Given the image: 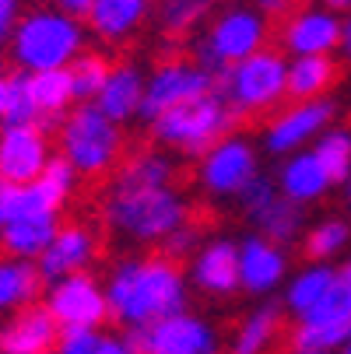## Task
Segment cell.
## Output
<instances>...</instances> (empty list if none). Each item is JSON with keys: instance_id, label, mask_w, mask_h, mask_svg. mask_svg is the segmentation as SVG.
<instances>
[{"instance_id": "1", "label": "cell", "mask_w": 351, "mask_h": 354, "mask_svg": "<svg viewBox=\"0 0 351 354\" xmlns=\"http://www.w3.org/2000/svg\"><path fill=\"white\" fill-rule=\"evenodd\" d=\"M106 298L113 319L134 333L169 313L186 309L190 281L172 257H127L109 270Z\"/></svg>"}, {"instance_id": "2", "label": "cell", "mask_w": 351, "mask_h": 354, "mask_svg": "<svg viewBox=\"0 0 351 354\" xmlns=\"http://www.w3.org/2000/svg\"><path fill=\"white\" fill-rule=\"evenodd\" d=\"M102 218L127 242L159 245L172 228L190 221V207L172 183H130L116 176L102 200Z\"/></svg>"}, {"instance_id": "3", "label": "cell", "mask_w": 351, "mask_h": 354, "mask_svg": "<svg viewBox=\"0 0 351 354\" xmlns=\"http://www.w3.org/2000/svg\"><path fill=\"white\" fill-rule=\"evenodd\" d=\"M11 60L18 71L32 74V71H60L71 67V60L84 49V25L81 18L53 8H32L21 11L11 39Z\"/></svg>"}, {"instance_id": "4", "label": "cell", "mask_w": 351, "mask_h": 354, "mask_svg": "<svg viewBox=\"0 0 351 354\" xmlns=\"http://www.w3.org/2000/svg\"><path fill=\"white\" fill-rule=\"evenodd\" d=\"M60 155L78 176H106L123 155V123L106 116L98 102L74 106L60 123Z\"/></svg>"}, {"instance_id": "5", "label": "cell", "mask_w": 351, "mask_h": 354, "mask_svg": "<svg viewBox=\"0 0 351 354\" xmlns=\"http://www.w3.org/2000/svg\"><path fill=\"white\" fill-rule=\"evenodd\" d=\"M228 127H232V106L225 102V95L208 91L155 116L152 137L183 158H200L218 137L228 133Z\"/></svg>"}, {"instance_id": "6", "label": "cell", "mask_w": 351, "mask_h": 354, "mask_svg": "<svg viewBox=\"0 0 351 354\" xmlns=\"http://www.w3.org/2000/svg\"><path fill=\"white\" fill-rule=\"evenodd\" d=\"M222 95L232 113L242 116L278 109L281 98H288V60L267 46L257 49L222 71Z\"/></svg>"}, {"instance_id": "7", "label": "cell", "mask_w": 351, "mask_h": 354, "mask_svg": "<svg viewBox=\"0 0 351 354\" xmlns=\"http://www.w3.org/2000/svg\"><path fill=\"white\" fill-rule=\"evenodd\" d=\"M267 35H271V25L267 18L257 11V8H246V4H235L228 11H222L204 39H200V64L208 71H225L232 64H239L242 57L257 53V49L267 46Z\"/></svg>"}, {"instance_id": "8", "label": "cell", "mask_w": 351, "mask_h": 354, "mask_svg": "<svg viewBox=\"0 0 351 354\" xmlns=\"http://www.w3.org/2000/svg\"><path fill=\"white\" fill-rule=\"evenodd\" d=\"M137 354H222V337L211 319L197 313H169L130 333Z\"/></svg>"}, {"instance_id": "9", "label": "cell", "mask_w": 351, "mask_h": 354, "mask_svg": "<svg viewBox=\"0 0 351 354\" xmlns=\"http://www.w3.org/2000/svg\"><path fill=\"white\" fill-rule=\"evenodd\" d=\"M260 172V155L257 147L249 144L246 137L239 133H225L218 137L204 155H200V165H197V183L208 196H239L242 186Z\"/></svg>"}, {"instance_id": "10", "label": "cell", "mask_w": 351, "mask_h": 354, "mask_svg": "<svg viewBox=\"0 0 351 354\" xmlns=\"http://www.w3.org/2000/svg\"><path fill=\"white\" fill-rule=\"evenodd\" d=\"M291 347H313V351H337L351 337V277L341 270L334 288L303 316H295Z\"/></svg>"}, {"instance_id": "11", "label": "cell", "mask_w": 351, "mask_h": 354, "mask_svg": "<svg viewBox=\"0 0 351 354\" xmlns=\"http://www.w3.org/2000/svg\"><path fill=\"white\" fill-rule=\"evenodd\" d=\"M215 91V71L193 60H165L144 77V98H141V116L152 123L172 106H183L190 98H200Z\"/></svg>"}, {"instance_id": "12", "label": "cell", "mask_w": 351, "mask_h": 354, "mask_svg": "<svg viewBox=\"0 0 351 354\" xmlns=\"http://www.w3.org/2000/svg\"><path fill=\"white\" fill-rule=\"evenodd\" d=\"M46 309L57 316L60 326L102 330V323L113 319L109 298H106V284L95 281L88 270H78V274L49 281V288H46Z\"/></svg>"}, {"instance_id": "13", "label": "cell", "mask_w": 351, "mask_h": 354, "mask_svg": "<svg viewBox=\"0 0 351 354\" xmlns=\"http://www.w3.org/2000/svg\"><path fill=\"white\" fill-rule=\"evenodd\" d=\"M334 116H337V109H334L330 98H323V95H320V98H295L291 106H285V109L267 123L264 144H267L271 155L285 158V155H291V151L309 147V144L334 123Z\"/></svg>"}, {"instance_id": "14", "label": "cell", "mask_w": 351, "mask_h": 354, "mask_svg": "<svg viewBox=\"0 0 351 354\" xmlns=\"http://www.w3.org/2000/svg\"><path fill=\"white\" fill-rule=\"evenodd\" d=\"M53 158L42 123H0V179L11 186L32 183Z\"/></svg>"}, {"instance_id": "15", "label": "cell", "mask_w": 351, "mask_h": 354, "mask_svg": "<svg viewBox=\"0 0 351 354\" xmlns=\"http://www.w3.org/2000/svg\"><path fill=\"white\" fill-rule=\"evenodd\" d=\"M190 288H197L208 298H228L239 291V242L218 235L200 242L190 252V270H186Z\"/></svg>"}, {"instance_id": "16", "label": "cell", "mask_w": 351, "mask_h": 354, "mask_svg": "<svg viewBox=\"0 0 351 354\" xmlns=\"http://www.w3.org/2000/svg\"><path fill=\"white\" fill-rule=\"evenodd\" d=\"M341 11L330 4H306L298 11L285 15L281 28V46L291 57H306V53H334L341 49Z\"/></svg>"}, {"instance_id": "17", "label": "cell", "mask_w": 351, "mask_h": 354, "mask_svg": "<svg viewBox=\"0 0 351 354\" xmlns=\"http://www.w3.org/2000/svg\"><path fill=\"white\" fill-rule=\"evenodd\" d=\"M285 277H288V252L281 242H271L260 232L239 242V291L267 298L285 284Z\"/></svg>"}, {"instance_id": "18", "label": "cell", "mask_w": 351, "mask_h": 354, "mask_svg": "<svg viewBox=\"0 0 351 354\" xmlns=\"http://www.w3.org/2000/svg\"><path fill=\"white\" fill-rule=\"evenodd\" d=\"M60 323L46 306H25L0 323V354H53Z\"/></svg>"}, {"instance_id": "19", "label": "cell", "mask_w": 351, "mask_h": 354, "mask_svg": "<svg viewBox=\"0 0 351 354\" xmlns=\"http://www.w3.org/2000/svg\"><path fill=\"white\" fill-rule=\"evenodd\" d=\"M98 252V239L88 225H60L57 235L49 239V245L39 252V270L46 281H57L78 270H88Z\"/></svg>"}, {"instance_id": "20", "label": "cell", "mask_w": 351, "mask_h": 354, "mask_svg": "<svg viewBox=\"0 0 351 354\" xmlns=\"http://www.w3.org/2000/svg\"><path fill=\"white\" fill-rule=\"evenodd\" d=\"M278 189L288 196V200H295V204H316V200H323L337 183H334V176L327 172V165L320 162V155L313 147H303V151H291V155H285L281 158V165H278Z\"/></svg>"}, {"instance_id": "21", "label": "cell", "mask_w": 351, "mask_h": 354, "mask_svg": "<svg viewBox=\"0 0 351 354\" xmlns=\"http://www.w3.org/2000/svg\"><path fill=\"white\" fill-rule=\"evenodd\" d=\"M74 186H78L74 165L64 155H53L32 183L18 186L15 211H64V204L71 200Z\"/></svg>"}, {"instance_id": "22", "label": "cell", "mask_w": 351, "mask_h": 354, "mask_svg": "<svg viewBox=\"0 0 351 354\" xmlns=\"http://www.w3.org/2000/svg\"><path fill=\"white\" fill-rule=\"evenodd\" d=\"M60 228V211H15L0 228V249L8 257L39 260V252Z\"/></svg>"}, {"instance_id": "23", "label": "cell", "mask_w": 351, "mask_h": 354, "mask_svg": "<svg viewBox=\"0 0 351 354\" xmlns=\"http://www.w3.org/2000/svg\"><path fill=\"white\" fill-rule=\"evenodd\" d=\"M152 18V0H91L84 15L88 28L102 42H127Z\"/></svg>"}, {"instance_id": "24", "label": "cell", "mask_w": 351, "mask_h": 354, "mask_svg": "<svg viewBox=\"0 0 351 354\" xmlns=\"http://www.w3.org/2000/svg\"><path fill=\"white\" fill-rule=\"evenodd\" d=\"M144 77L137 64H113L106 74L102 91L95 95L98 109L106 116H113L116 123H127L134 116H141V98H144Z\"/></svg>"}, {"instance_id": "25", "label": "cell", "mask_w": 351, "mask_h": 354, "mask_svg": "<svg viewBox=\"0 0 351 354\" xmlns=\"http://www.w3.org/2000/svg\"><path fill=\"white\" fill-rule=\"evenodd\" d=\"M42 270L35 260L21 257H0V316H11L42 295Z\"/></svg>"}, {"instance_id": "26", "label": "cell", "mask_w": 351, "mask_h": 354, "mask_svg": "<svg viewBox=\"0 0 351 354\" xmlns=\"http://www.w3.org/2000/svg\"><path fill=\"white\" fill-rule=\"evenodd\" d=\"M246 218H249V225H253V232H260L264 239L281 242V245H288L291 239H298V235L306 232L303 204H295V200H288L281 189L267 200V204H260L257 211H249Z\"/></svg>"}, {"instance_id": "27", "label": "cell", "mask_w": 351, "mask_h": 354, "mask_svg": "<svg viewBox=\"0 0 351 354\" xmlns=\"http://www.w3.org/2000/svg\"><path fill=\"white\" fill-rule=\"evenodd\" d=\"M278 337H281V309L271 301H260L235 326L228 354H267L278 344Z\"/></svg>"}, {"instance_id": "28", "label": "cell", "mask_w": 351, "mask_h": 354, "mask_svg": "<svg viewBox=\"0 0 351 354\" xmlns=\"http://www.w3.org/2000/svg\"><path fill=\"white\" fill-rule=\"evenodd\" d=\"M334 281H337V270L330 267V263H320V260H309V267H303L298 274H288L285 277V309L291 313V316H303V313H309L316 301L334 288Z\"/></svg>"}, {"instance_id": "29", "label": "cell", "mask_w": 351, "mask_h": 354, "mask_svg": "<svg viewBox=\"0 0 351 354\" xmlns=\"http://www.w3.org/2000/svg\"><path fill=\"white\" fill-rule=\"evenodd\" d=\"M28 77V91H32V102L39 109V123L46 120H60L78 98H74V84H71V71H32Z\"/></svg>"}, {"instance_id": "30", "label": "cell", "mask_w": 351, "mask_h": 354, "mask_svg": "<svg viewBox=\"0 0 351 354\" xmlns=\"http://www.w3.org/2000/svg\"><path fill=\"white\" fill-rule=\"evenodd\" d=\"M337 64L330 53H306L288 60V98H320L330 91Z\"/></svg>"}, {"instance_id": "31", "label": "cell", "mask_w": 351, "mask_h": 354, "mask_svg": "<svg viewBox=\"0 0 351 354\" xmlns=\"http://www.w3.org/2000/svg\"><path fill=\"white\" fill-rule=\"evenodd\" d=\"M303 249L306 260L334 263L351 249V221L348 218H323L309 232H303Z\"/></svg>"}, {"instance_id": "32", "label": "cell", "mask_w": 351, "mask_h": 354, "mask_svg": "<svg viewBox=\"0 0 351 354\" xmlns=\"http://www.w3.org/2000/svg\"><path fill=\"white\" fill-rule=\"evenodd\" d=\"M215 8V0H162L159 4V28L172 39L190 35L200 21H204Z\"/></svg>"}, {"instance_id": "33", "label": "cell", "mask_w": 351, "mask_h": 354, "mask_svg": "<svg viewBox=\"0 0 351 354\" xmlns=\"http://www.w3.org/2000/svg\"><path fill=\"white\" fill-rule=\"evenodd\" d=\"M309 147L320 155V162H323L327 172L334 176V183H344V179H348V172H351V130L330 123Z\"/></svg>"}, {"instance_id": "34", "label": "cell", "mask_w": 351, "mask_h": 354, "mask_svg": "<svg viewBox=\"0 0 351 354\" xmlns=\"http://www.w3.org/2000/svg\"><path fill=\"white\" fill-rule=\"evenodd\" d=\"M109 60L98 57V53H88V49H81V53L71 60V84H74V98L78 102H95V95L102 91L106 84V74H109Z\"/></svg>"}, {"instance_id": "35", "label": "cell", "mask_w": 351, "mask_h": 354, "mask_svg": "<svg viewBox=\"0 0 351 354\" xmlns=\"http://www.w3.org/2000/svg\"><path fill=\"white\" fill-rule=\"evenodd\" d=\"M120 179H130V183H172L176 179V169L165 155H159V151H137V155H130L120 172Z\"/></svg>"}, {"instance_id": "36", "label": "cell", "mask_w": 351, "mask_h": 354, "mask_svg": "<svg viewBox=\"0 0 351 354\" xmlns=\"http://www.w3.org/2000/svg\"><path fill=\"white\" fill-rule=\"evenodd\" d=\"M4 123H39V109L32 102L28 91V77L25 71L18 77H8V109H4Z\"/></svg>"}, {"instance_id": "37", "label": "cell", "mask_w": 351, "mask_h": 354, "mask_svg": "<svg viewBox=\"0 0 351 354\" xmlns=\"http://www.w3.org/2000/svg\"><path fill=\"white\" fill-rule=\"evenodd\" d=\"M95 340H98V330L91 326H60L53 354H91Z\"/></svg>"}, {"instance_id": "38", "label": "cell", "mask_w": 351, "mask_h": 354, "mask_svg": "<svg viewBox=\"0 0 351 354\" xmlns=\"http://www.w3.org/2000/svg\"><path fill=\"white\" fill-rule=\"evenodd\" d=\"M162 245H165V257H172V260H183V257H190V252L200 245V232H197V225L183 221L179 228H172V232L162 239Z\"/></svg>"}, {"instance_id": "39", "label": "cell", "mask_w": 351, "mask_h": 354, "mask_svg": "<svg viewBox=\"0 0 351 354\" xmlns=\"http://www.w3.org/2000/svg\"><path fill=\"white\" fill-rule=\"evenodd\" d=\"M21 11H25L21 0H0V46H8V39H11Z\"/></svg>"}, {"instance_id": "40", "label": "cell", "mask_w": 351, "mask_h": 354, "mask_svg": "<svg viewBox=\"0 0 351 354\" xmlns=\"http://www.w3.org/2000/svg\"><path fill=\"white\" fill-rule=\"evenodd\" d=\"M91 354H137V347H134V340H127V337L98 333V340H95Z\"/></svg>"}, {"instance_id": "41", "label": "cell", "mask_w": 351, "mask_h": 354, "mask_svg": "<svg viewBox=\"0 0 351 354\" xmlns=\"http://www.w3.org/2000/svg\"><path fill=\"white\" fill-rule=\"evenodd\" d=\"M15 204H18V186L0 179V228H4V221L15 214Z\"/></svg>"}, {"instance_id": "42", "label": "cell", "mask_w": 351, "mask_h": 354, "mask_svg": "<svg viewBox=\"0 0 351 354\" xmlns=\"http://www.w3.org/2000/svg\"><path fill=\"white\" fill-rule=\"evenodd\" d=\"M253 8L271 21V18H285L291 11V0H253Z\"/></svg>"}, {"instance_id": "43", "label": "cell", "mask_w": 351, "mask_h": 354, "mask_svg": "<svg viewBox=\"0 0 351 354\" xmlns=\"http://www.w3.org/2000/svg\"><path fill=\"white\" fill-rule=\"evenodd\" d=\"M53 4H57L60 11L74 15V18H84V15H88V8H91V0H53Z\"/></svg>"}, {"instance_id": "44", "label": "cell", "mask_w": 351, "mask_h": 354, "mask_svg": "<svg viewBox=\"0 0 351 354\" xmlns=\"http://www.w3.org/2000/svg\"><path fill=\"white\" fill-rule=\"evenodd\" d=\"M4 109H8V77H0V123H4Z\"/></svg>"}, {"instance_id": "45", "label": "cell", "mask_w": 351, "mask_h": 354, "mask_svg": "<svg viewBox=\"0 0 351 354\" xmlns=\"http://www.w3.org/2000/svg\"><path fill=\"white\" fill-rule=\"evenodd\" d=\"M323 4H330V8H334V11H341V15H344V11H351V0H323Z\"/></svg>"}, {"instance_id": "46", "label": "cell", "mask_w": 351, "mask_h": 354, "mask_svg": "<svg viewBox=\"0 0 351 354\" xmlns=\"http://www.w3.org/2000/svg\"><path fill=\"white\" fill-rule=\"evenodd\" d=\"M341 186H344V200H348V207H351V172H348V179Z\"/></svg>"}, {"instance_id": "47", "label": "cell", "mask_w": 351, "mask_h": 354, "mask_svg": "<svg viewBox=\"0 0 351 354\" xmlns=\"http://www.w3.org/2000/svg\"><path fill=\"white\" fill-rule=\"evenodd\" d=\"M291 354H330V351H313V347H295Z\"/></svg>"}, {"instance_id": "48", "label": "cell", "mask_w": 351, "mask_h": 354, "mask_svg": "<svg viewBox=\"0 0 351 354\" xmlns=\"http://www.w3.org/2000/svg\"><path fill=\"white\" fill-rule=\"evenodd\" d=\"M337 354H351V337H348V340H344V344L337 347Z\"/></svg>"}, {"instance_id": "49", "label": "cell", "mask_w": 351, "mask_h": 354, "mask_svg": "<svg viewBox=\"0 0 351 354\" xmlns=\"http://www.w3.org/2000/svg\"><path fill=\"white\" fill-rule=\"evenodd\" d=\"M344 274L351 277V249H348V263H344Z\"/></svg>"}, {"instance_id": "50", "label": "cell", "mask_w": 351, "mask_h": 354, "mask_svg": "<svg viewBox=\"0 0 351 354\" xmlns=\"http://www.w3.org/2000/svg\"><path fill=\"white\" fill-rule=\"evenodd\" d=\"M0 77H4V57H0Z\"/></svg>"}]
</instances>
